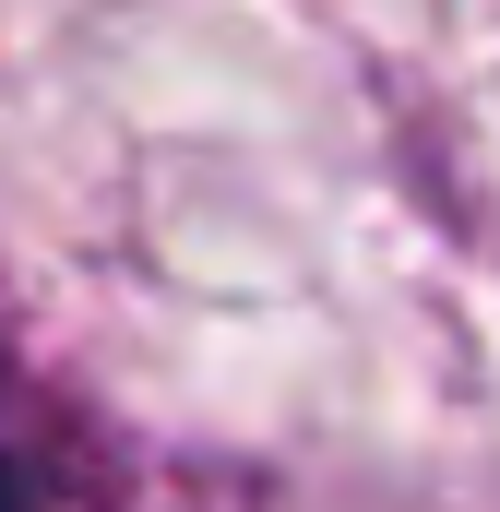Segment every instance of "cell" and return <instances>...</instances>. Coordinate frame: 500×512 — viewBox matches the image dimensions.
I'll use <instances>...</instances> for the list:
<instances>
[{
    "label": "cell",
    "instance_id": "1",
    "mask_svg": "<svg viewBox=\"0 0 500 512\" xmlns=\"http://www.w3.org/2000/svg\"><path fill=\"white\" fill-rule=\"evenodd\" d=\"M0 512H96L84 501V477H72V453L0 393Z\"/></svg>",
    "mask_w": 500,
    "mask_h": 512
}]
</instances>
